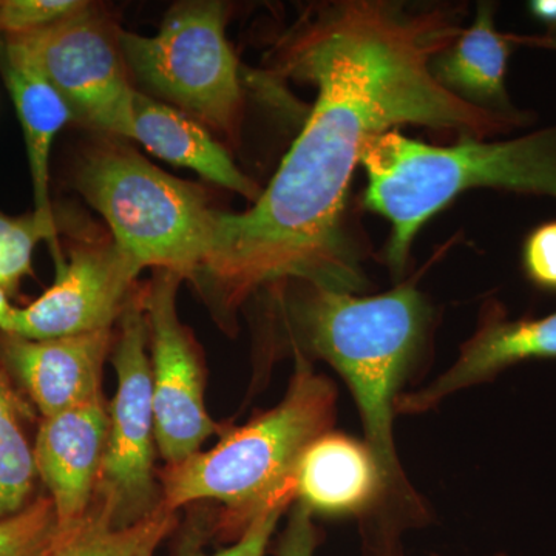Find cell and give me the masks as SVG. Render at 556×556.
Returning <instances> with one entry per match:
<instances>
[{"label":"cell","mask_w":556,"mask_h":556,"mask_svg":"<svg viewBox=\"0 0 556 556\" xmlns=\"http://www.w3.org/2000/svg\"><path fill=\"white\" fill-rule=\"evenodd\" d=\"M309 288L299 316L306 348L338 369L356 399L365 444L386 486L382 507L390 501L407 522L420 525L426 510L399 463L393 419L399 387L426 332V300L413 283L372 298Z\"/></svg>","instance_id":"obj_2"},{"label":"cell","mask_w":556,"mask_h":556,"mask_svg":"<svg viewBox=\"0 0 556 556\" xmlns=\"http://www.w3.org/2000/svg\"><path fill=\"white\" fill-rule=\"evenodd\" d=\"M0 72L20 116L35 197V215L56 252L58 225L50 200V155L54 138L73 119L67 102L16 46L0 38Z\"/></svg>","instance_id":"obj_15"},{"label":"cell","mask_w":556,"mask_h":556,"mask_svg":"<svg viewBox=\"0 0 556 556\" xmlns=\"http://www.w3.org/2000/svg\"><path fill=\"white\" fill-rule=\"evenodd\" d=\"M119 320L113 351L118 390L110 404L108 442L91 506L123 529L155 514L163 496L153 475L155 413L144 299L131 295Z\"/></svg>","instance_id":"obj_7"},{"label":"cell","mask_w":556,"mask_h":556,"mask_svg":"<svg viewBox=\"0 0 556 556\" xmlns=\"http://www.w3.org/2000/svg\"><path fill=\"white\" fill-rule=\"evenodd\" d=\"M75 185L139 268L193 280L211 254L218 211L206 190L172 177L129 146L108 141L87 150Z\"/></svg>","instance_id":"obj_5"},{"label":"cell","mask_w":556,"mask_h":556,"mask_svg":"<svg viewBox=\"0 0 556 556\" xmlns=\"http://www.w3.org/2000/svg\"><path fill=\"white\" fill-rule=\"evenodd\" d=\"M358 164L368 178L365 207L390 222L387 260L401 273L420 228L468 189L556 199V126L510 141L460 138L445 148L388 130L365 141Z\"/></svg>","instance_id":"obj_3"},{"label":"cell","mask_w":556,"mask_h":556,"mask_svg":"<svg viewBox=\"0 0 556 556\" xmlns=\"http://www.w3.org/2000/svg\"><path fill=\"white\" fill-rule=\"evenodd\" d=\"M321 541L324 535L313 522V511L305 504L299 503L288 519L287 529L278 538L274 555L314 556Z\"/></svg>","instance_id":"obj_24"},{"label":"cell","mask_w":556,"mask_h":556,"mask_svg":"<svg viewBox=\"0 0 556 556\" xmlns=\"http://www.w3.org/2000/svg\"><path fill=\"white\" fill-rule=\"evenodd\" d=\"M149 152L175 166L188 167L219 188L232 190L252 203L262 189L236 166L212 135L181 110L148 94H135L134 134Z\"/></svg>","instance_id":"obj_16"},{"label":"cell","mask_w":556,"mask_h":556,"mask_svg":"<svg viewBox=\"0 0 556 556\" xmlns=\"http://www.w3.org/2000/svg\"><path fill=\"white\" fill-rule=\"evenodd\" d=\"M181 280L174 270L155 269L144 299L152 340L156 447L169 466L185 463L222 431L204 407L203 367L195 342L178 318Z\"/></svg>","instance_id":"obj_9"},{"label":"cell","mask_w":556,"mask_h":556,"mask_svg":"<svg viewBox=\"0 0 556 556\" xmlns=\"http://www.w3.org/2000/svg\"><path fill=\"white\" fill-rule=\"evenodd\" d=\"M431 556H439V555H431ZM497 556H507V555L501 554V555H497Z\"/></svg>","instance_id":"obj_28"},{"label":"cell","mask_w":556,"mask_h":556,"mask_svg":"<svg viewBox=\"0 0 556 556\" xmlns=\"http://www.w3.org/2000/svg\"><path fill=\"white\" fill-rule=\"evenodd\" d=\"M109 433L104 401L43 417L33 457L49 486L60 532L75 529L89 514Z\"/></svg>","instance_id":"obj_11"},{"label":"cell","mask_w":556,"mask_h":556,"mask_svg":"<svg viewBox=\"0 0 556 556\" xmlns=\"http://www.w3.org/2000/svg\"><path fill=\"white\" fill-rule=\"evenodd\" d=\"M336 387L298 357L287 396L276 408L226 434L214 448L169 466L161 479L167 510L197 501L225 504V529L237 540L263 511L298 497L300 459L336 420Z\"/></svg>","instance_id":"obj_4"},{"label":"cell","mask_w":556,"mask_h":556,"mask_svg":"<svg viewBox=\"0 0 556 556\" xmlns=\"http://www.w3.org/2000/svg\"><path fill=\"white\" fill-rule=\"evenodd\" d=\"M299 503L313 514L358 517L382 507L386 486L365 442L328 431L303 453L295 477Z\"/></svg>","instance_id":"obj_14"},{"label":"cell","mask_w":556,"mask_h":556,"mask_svg":"<svg viewBox=\"0 0 556 556\" xmlns=\"http://www.w3.org/2000/svg\"><path fill=\"white\" fill-rule=\"evenodd\" d=\"M119 30L100 7L89 2L50 27L3 39L49 79L67 102L73 119L131 139L137 90L121 51Z\"/></svg>","instance_id":"obj_8"},{"label":"cell","mask_w":556,"mask_h":556,"mask_svg":"<svg viewBox=\"0 0 556 556\" xmlns=\"http://www.w3.org/2000/svg\"><path fill=\"white\" fill-rule=\"evenodd\" d=\"M36 475L33 448L22 430L16 401L0 376V519L24 508Z\"/></svg>","instance_id":"obj_19"},{"label":"cell","mask_w":556,"mask_h":556,"mask_svg":"<svg viewBox=\"0 0 556 556\" xmlns=\"http://www.w3.org/2000/svg\"><path fill=\"white\" fill-rule=\"evenodd\" d=\"M552 35H556V33H552Z\"/></svg>","instance_id":"obj_29"},{"label":"cell","mask_w":556,"mask_h":556,"mask_svg":"<svg viewBox=\"0 0 556 556\" xmlns=\"http://www.w3.org/2000/svg\"><path fill=\"white\" fill-rule=\"evenodd\" d=\"M60 535L53 501H36L0 519V556H49Z\"/></svg>","instance_id":"obj_20"},{"label":"cell","mask_w":556,"mask_h":556,"mask_svg":"<svg viewBox=\"0 0 556 556\" xmlns=\"http://www.w3.org/2000/svg\"><path fill=\"white\" fill-rule=\"evenodd\" d=\"M40 240H49V236L35 215L14 218L0 214V289H13L30 273L33 251Z\"/></svg>","instance_id":"obj_21"},{"label":"cell","mask_w":556,"mask_h":556,"mask_svg":"<svg viewBox=\"0 0 556 556\" xmlns=\"http://www.w3.org/2000/svg\"><path fill=\"white\" fill-rule=\"evenodd\" d=\"M508 38H510L515 46L522 43V46L540 47V49L556 51V35H552V33H548L546 36L508 35Z\"/></svg>","instance_id":"obj_27"},{"label":"cell","mask_w":556,"mask_h":556,"mask_svg":"<svg viewBox=\"0 0 556 556\" xmlns=\"http://www.w3.org/2000/svg\"><path fill=\"white\" fill-rule=\"evenodd\" d=\"M453 7L343 0L311 9L278 43L277 68L316 86L305 127L254 206L218 211L195 281L236 311L258 288L303 280L354 292L364 285L346 230V197L365 141L397 126L484 139L529 123L445 89L433 61L463 33Z\"/></svg>","instance_id":"obj_1"},{"label":"cell","mask_w":556,"mask_h":556,"mask_svg":"<svg viewBox=\"0 0 556 556\" xmlns=\"http://www.w3.org/2000/svg\"><path fill=\"white\" fill-rule=\"evenodd\" d=\"M527 277L536 287L556 292V222L538 226L522 249Z\"/></svg>","instance_id":"obj_23"},{"label":"cell","mask_w":556,"mask_h":556,"mask_svg":"<svg viewBox=\"0 0 556 556\" xmlns=\"http://www.w3.org/2000/svg\"><path fill=\"white\" fill-rule=\"evenodd\" d=\"M529 10L535 20L551 27V33H556V0H533Z\"/></svg>","instance_id":"obj_26"},{"label":"cell","mask_w":556,"mask_h":556,"mask_svg":"<svg viewBox=\"0 0 556 556\" xmlns=\"http://www.w3.org/2000/svg\"><path fill=\"white\" fill-rule=\"evenodd\" d=\"M174 526L175 511L163 504L149 518L123 529L91 506L75 529L61 533L49 556H152Z\"/></svg>","instance_id":"obj_18"},{"label":"cell","mask_w":556,"mask_h":556,"mask_svg":"<svg viewBox=\"0 0 556 556\" xmlns=\"http://www.w3.org/2000/svg\"><path fill=\"white\" fill-rule=\"evenodd\" d=\"M112 329L31 340L5 334L3 354L43 417L101 401Z\"/></svg>","instance_id":"obj_13"},{"label":"cell","mask_w":556,"mask_h":556,"mask_svg":"<svg viewBox=\"0 0 556 556\" xmlns=\"http://www.w3.org/2000/svg\"><path fill=\"white\" fill-rule=\"evenodd\" d=\"M532 358H556V313L510 320L501 303H485L477 332L460 346L452 368L424 390L399 394L394 409L399 415L428 412L450 394Z\"/></svg>","instance_id":"obj_12"},{"label":"cell","mask_w":556,"mask_h":556,"mask_svg":"<svg viewBox=\"0 0 556 556\" xmlns=\"http://www.w3.org/2000/svg\"><path fill=\"white\" fill-rule=\"evenodd\" d=\"M493 14L492 3H479L475 24L439 54L433 73L464 101L510 118H526L514 109L506 89L507 62L515 43L496 30Z\"/></svg>","instance_id":"obj_17"},{"label":"cell","mask_w":556,"mask_h":556,"mask_svg":"<svg viewBox=\"0 0 556 556\" xmlns=\"http://www.w3.org/2000/svg\"><path fill=\"white\" fill-rule=\"evenodd\" d=\"M285 510L287 508L277 507L263 511L249 525L247 532L236 541L233 546L225 548L214 556H265L270 535L276 530L278 519Z\"/></svg>","instance_id":"obj_25"},{"label":"cell","mask_w":556,"mask_h":556,"mask_svg":"<svg viewBox=\"0 0 556 556\" xmlns=\"http://www.w3.org/2000/svg\"><path fill=\"white\" fill-rule=\"evenodd\" d=\"M222 2L178 3L155 36L119 30L130 75L204 126L239 135L243 91Z\"/></svg>","instance_id":"obj_6"},{"label":"cell","mask_w":556,"mask_h":556,"mask_svg":"<svg viewBox=\"0 0 556 556\" xmlns=\"http://www.w3.org/2000/svg\"><path fill=\"white\" fill-rule=\"evenodd\" d=\"M84 0H0V36L30 35L86 9Z\"/></svg>","instance_id":"obj_22"},{"label":"cell","mask_w":556,"mask_h":556,"mask_svg":"<svg viewBox=\"0 0 556 556\" xmlns=\"http://www.w3.org/2000/svg\"><path fill=\"white\" fill-rule=\"evenodd\" d=\"M141 270L113 241L76 248L53 287L16 308L10 334L43 340L112 329Z\"/></svg>","instance_id":"obj_10"}]
</instances>
